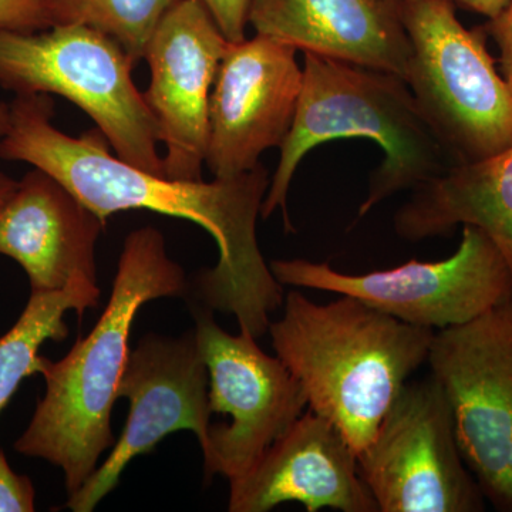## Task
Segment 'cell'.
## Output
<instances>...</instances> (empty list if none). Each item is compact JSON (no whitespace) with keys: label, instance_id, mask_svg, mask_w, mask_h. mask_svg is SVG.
Here are the masks:
<instances>
[{"label":"cell","instance_id":"cell-1","mask_svg":"<svg viewBox=\"0 0 512 512\" xmlns=\"http://www.w3.org/2000/svg\"><path fill=\"white\" fill-rule=\"evenodd\" d=\"M50 94H20L10 103L8 133L0 138V158L22 161L52 175L101 220L120 211L147 210L183 218L204 228L220 249L218 264L198 276V293L210 309L234 315L239 332L262 338L271 313L284 305L256 238V222L268 192V170L211 183L170 180L111 156L99 128L80 137L53 126Z\"/></svg>","mask_w":512,"mask_h":512},{"label":"cell","instance_id":"cell-2","mask_svg":"<svg viewBox=\"0 0 512 512\" xmlns=\"http://www.w3.org/2000/svg\"><path fill=\"white\" fill-rule=\"evenodd\" d=\"M185 288L183 268L168 256L163 234L153 227L136 229L124 241L109 303L92 333L77 339L59 362L43 356L46 393L15 450L62 468L69 495L93 476L101 454L116 443L111 412L138 309L183 295Z\"/></svg>","mask_w":512,"mask_h":512},{"label":"cell","instance_id":"cell-3","mask_svg":"<svg viewBox=\"0 0 512 512\" xmlns=\"http://www.w3.org/2000/svg\"><path fill=\"white\" fill-rule=\"evenodd\" d=\"M268 332L276 356L301 383L309 410L332 421L357 456L429 359L434 338V330L353 296L322 305L296 289L285 296L284 316Z\"/></svg>","mask_w":512,"mask_h":512},{"label":"cell","instance_id":"cell-4","mask_svg":"<svg viewBox=\"0 0 512 512\" xmlns=\"http://www.w3.org/2000/svg\"><path fill=\"white\" fill-rule=\"evenodd\" d=\"M302 92L262 204L261 218L284 212L296 168L313 148L340 138H365L382 148L359 218L397 192L413 191L457 165L399 74L303 52Z\"/></svg>","mask_w":512,"mask_h":512},{"label":"cell","instance_id":"cell-5","mask_svg":"<svg viewBox=\"0 0 512 512\" xmlns=\"http://www.w3.org/2000/svg\"><path fill=\"white\" fill-rule=\"evenodd\" d=\"M134 66L116 39L83 23L39 32L0 28V87L72 101L120 160L165 177L156 120L133 82Z\"/></svg>","mask_w":512,"mask_h":512},{"label":"cell","instance_id":"cell-6","mask_svg":"<svg viewBox=\"0 0 512 512\" xmlns=\"http://www.w3.org/2000/svg\"><path fill=\"white\" fill-rule=\"evenodd\" d=\"M409 39L407 86L458 164L512 146V92L495 69L487 33L466 29L450 0H397Z\"/></svg>","mask_w":512,"mask_h":512},{"label":"cell","instance_id":"cell-7","mask_svg":"<svg viewBox=\"0 0 512 512\" xmlns=\"http://www.w3.org/2000/svg\"><path fill=\"white\" fill-rule=\"evenodd\" d=\"M272 274L282 286L353 296L393 318L443 330L464 325L512 298L507 259L480 228L464 225L460 247L450 258L349 275L325 262L276 259Z\"/></svg>","mask_w":512,"mask_h":512},{"label":"cell","instance_id":"cell-8","mask_svg":"<svg viewBox=\"0 0 512 512\" xmlns=\"http://www.w3.org/2000/svg\"><path fill=\"white\" fill-rule=\"evenodd\" d=\"M431 376L453 412L464 463L495 510L512 512V298L434 332Z\"/></svg>","mask_w":512,"mask_h":512},{"label":"cell","instance_id":"cell-9","mask_svg":"<svg viewBox=\"0 0 512 512\" xmlns=\"http://www.w3.org/2000/svg\"><path fill=\"white\" fill-rule=\"evenodd\" d=\"M357 464L379 512L485 510L458 448L450 403L431 375L403 387Z\"/></svg>","mask_w":512,"mask_h":512},{"label":"cell","instance_id":"cell-10","mask_svg":"<svg viewBox=\"0 0 512 512\" xmlns=\"http://www.w3.org/2000/svg\"><path fill=\"white\" fill-rule=\"evenodd\" d=\"M195 333L210 377L211 412L231 417V423L210 427L202 448L205 476L232 481L284 436L308 400L291 370L259 348L254 336L225 332L210 311L198 315Z\"/></svg>","mask_w":512,"mask_h":512},{"label":"cell","instance_id":"cell-11","mask_svg":"<svg viewBox=\"0 0 512 512\" xmlns=\"http://www.w3.org/2000/svg\"><path fill=\"white\" fill-rule=\"evenodd\" d=\"M207 365L195 329L181 338L146 335L130 350L121 376L119 399L130 400V413L110 456L76 493L67 508L92 512L119 484L130 461L154 447L174 431L190 430L201 448L210 433V397Z\"/></svg>","mask_w":512,"mask_h":512},{"label":"cell","instance_id":"cell-12","mask_svg":"<svg viewBox=\"0 0 512 512\" xmlns=\"http://www.w3.org/2000/svg\"><path fill=\"white\" fill-rule=\"evenodd\" d=\"M229 40L202 0H174L148 40L144 99L164 144V175L201 181L210 141V100Z\"/></svg>","mask_w":512,"mask_h":512},{"label":"cell","instance_id":"cell-13","mask_svg":"<svg viewBox=\"0 0 512 512\" xmlns=\"http://www.w3.org/2000/svg\"><path fill=\"white\" fill-rule=\"evenodd\" d=\"M296 52L262 35L229 43L210 100L205 164L214 178L255 170L266 150L284 143L302 92Z\"/></svg>","mask_w":512,"mask_h":512},{"label":"cell","instance_id":"cell-14","mask_svg":"<svg viewBox=\"0 0 512 512\" xmlns=\"http://www.w3.org/2000/svg\"><path fill=\"white\" fill-rule=\"evenodd\" d=\"M296 501L308 512H379L357 454L323 416L302 414L244 476L229 481L228 511L266 512Z\"/></svg>","mask_w":512,"mask_h":512},{"label":"cell","instance_id":"cell-15","mask_svg":"<svg viewBox=\"0 0 512 512\" xmlns=\"http://www.w3.org/2000/svg\"><path fill=\"white\" fill-rule=\"evenodd\" d=\"M106 221L36 168L0 211V255L28 274L32 292L60 291L77 276L97 282V239Z\"/></svg>","mask_w":512,"mask_h":512},{"label":"cell","instance_id":"cell-16","mask_svg":"<svg viewBox=\"0 0 512 512\" xmlns=\"http://www.w3.org/2000/svg\"><path fill=\"white\" fill-rule=\"evenodd\" d=\"M248 25L301 52L406 76L409 39L384 0H249Z\"/></svg>","mask_w":512,"mask_h":512},{"label":"cell","instance_id":"cell-17","mask_svg":"<svg viewBox=\"0 0 512 512\" xmlns=\"http://www.w3.org/2000/svg\"><path fill=\"white\" fill-rule=\"evenodd\" d=\"M458 225L484 231L512 271V146L420 185L393 218L397 237L410 242L447 237Z\"/></svg>","mask_w":512,"mask_h":512},{"label":"cell","instance_id":"cell-18","mask_svg":"<svg viewBox=\"0 0 512 512\" xmlns=\"http://www.w3.org/2000/svg\"><path fill=\"white\" fill-rule=\"evenodd\" d=\"M100 289L97 282L84 276L74 278L60 291L32 292L25 311L13 328L0 336V412L26 377L40 373L43 356L39 349L47 340H64L69 328L64 315L96 308Z\"/></svg>","mask_w":512,"mask_h":512},{"label":"cell","instance_id":"cell-19","mask_svg":"<svg viewBox=\"0 0 512 512\" xmlns=\"http://www.w3.org/2000/svg\"><path fill=\"white\" fill-rule=\"evenodd\" d=\"M174 0H55L57 23H83L116 39L138 64Z\"/></svg>","mask_w":512,"mask_h":512},{"label":"cell","instance_id":"cell-20","mask_svg":"<svg viewBox=\"0 0 512 512\" xmlns=\"http://www.w3.org/2000/svg\"><path fill=\"white\" fill-rule=\"evenodd\" d=\"M56 25L55 0H0V28L39 32Z\"/></svg>","mask_w":512,"mask_h":512},{"label":"cell","instance_id":"cell-21","mask_svg":"<svg viewBox=\"0 0 512 512\" xmlns=\"http://www.w3.org/2000/svg\"><path fill=\"white\" fill-rule=\"evenodd\" d=\"M36 491L28 476L15 473L0 450V512H33Z\"/></svg>","mask_w":512,"mask_h":512},{"label":"cell","instance_id":"cell-22","mask_svg":"<svg viewBox=\"0 0 512 512\" xmlns=\"http://www.w3.org/2000/svg\"><path fill=\"white\" fill-rule=\"evenodd\" d=\"M229 42L244 40L249 0H202Z\"/></svg>","mask_w":512,"mask_h":512},{"label":"cell","instance_id":"cell-23","mask_svg":"<svg viewBox=\"0 0 512 512\" xmlns=\"http://www.w3.org/2000/svg\"><path fill=\"white\" fill-rule=\"evenodd\" d=\"M483 28L500 50L501 76L512 92V0L500 15L488 19Z\"/></svg>","mask_w":512,"mask_h":512},{"label":"cell","instance_id":"cell-24","mask_svg":"<svg viewBox=\"0 0 512 512\" xmlns=\"http://www.w3.org/2000/svg\"><path fill=\"white\" fill-rule=\"evenodd\" d=\"M450 2L454 6L473 10V12L485 16V18L493 19L510 5L511 0H450Z\"/></svg>","mask_w":512,"mask_h":512},{"label":"cell","instance_id":"cell-25","mask_svg":"<svg viewBox=\"0 0 512 512\" xmlns=\"http://www.w3.org/2000/svg\"><path fill=\"white\" fill-rule=\"evenodd\" d=\"M19 181L13 180L9 175L0 171V211L8 204L12 195L15 194L16 188H18Z\"/></svg>","mask_w":512,"mask_h":512},{"label":"cell","instance_id":"cell-26","mask_svg":"<svg viewBox=\"0 0 512 512\" xmlns=\"http://www.w3.org/2000/svg\"><path fill=\"white\" fill-rule=\"evenodd\" d=\"M10 124V104L0 101V138L8 133Z\"/></svg>","mask_w":512,"mask_h":512},{"label":"cell","instance_id":"cell-27","mask_svg":"<svg viewBox=\"0 0 512 512\" xmlns=\"http://www.w3.org/2000/svg\"><path fill=\"white\" fill-rule=\"evenodd\" d=\"M384 2L392 3V5L396 6L397 0H384Z\"/></svg>","mask_w":512,"mask_h":512}]
</instances>
